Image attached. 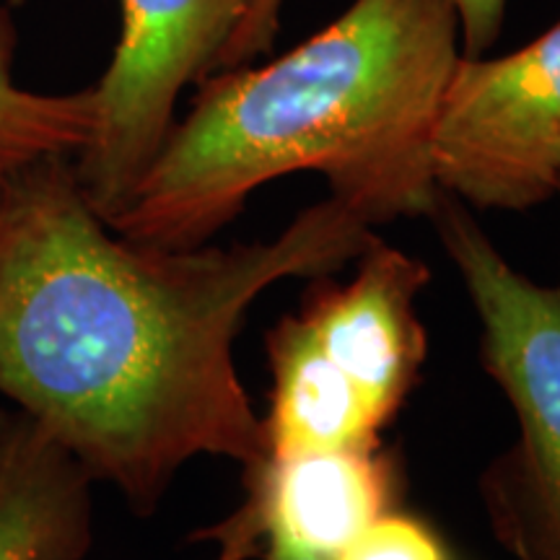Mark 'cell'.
Wrapping results in <instances>:
<instances>
[{"mask_svg": "<svg viewBox=\"0 0 560 560\" xmlns=\"http://www.w3.org/2000/svg\"><path fill=\"white\" fill-rule=\"evenodd\" d=\"M91 478L24 416L0 423V560H83Z\"/></svg>", "mask_w": 560, "mask_h": 560, "instance_id": "cell-8", "label": "cell"}, {"mask_svg": "<svg viewBox=\"0 0 560 560\" xmlns=\"http://www.w3.org/2000/svg\"><path fill=\"white\" fill-rule=\"evenodd\" d=\"M268 359L272 395L262 418L268 457L382 446L384 425L314 348L293 314L268 332Z\"/></svg>", "mask_w": 560, "mask_h": 560, "instance_id": "cell-9", "label": "cell"}, {"mask_svg": "<svg viewBox=\"0 0 560 560\" xmlns=\"http://www.w3.org/2000/svg\"><path fill=\"white\" fill-rule=\"evenodd\" d=\"M459 55L450 0H353L268 66L195 83L109 226L149 247H202L260 187L299 172L322 174L371 226L429 215L431 130Z\"/></svg>", "mask_w": 560, "mask_h": 560, "instance_id": "cell-2", "label": "cell"}, {"mask_svg": "<svg viewBox=\"0 0 560 560\" xmlns=\"http://www.w3.org/2000/svg\"><path fill=\"white\" fill-rule=\"evenodd\" d=\"M5 182H9V179H0V208H3V195H5Z\"/></svg>", "mask_w": 560, "mask_h": 560, "instance_id": "cell-15", "label": "cell"}, {"mask_svg": "<svg viewBox=\"0 0 560 560\" xmlns=\"http://www.w3.org/2000/svg\"><path fill=\"white\" fill-rule=\"evenodd\" d=\"M247 501L198 537L221 542L219 560H247L260 537L338 560L376 520L395 511L400 470L392 454L332 450L265 457L244 470Z\"/></svg>", "mask_w": 560, "mask_h": 560, "instance_id": "cell-6", "label": "cell"}, {"mask_svg": "<svg viewBox=\"0 0 560 560\" xmlns=\"http://www.w3.org/2000/svg\"><path fill=\"white\" fill-rule=\"evenodd\" d=\"M16 3H0V179L16 177L45 159H75L94 132V89L39 94L19 86Z\"/></svg>", "mask_w": 560, "mask_h": 560, "instance_id": "cell-10", "label": "cell"}, {"mask_svg": "<svg viewBox=\"0 0 560 560\" xmlns=\"http://www.w3.org/2000/svg\"><path fill=\"white\" fill-rule=\"evenodd\" d=\"M556 195H558V198H560V185H558V192H556ZM558 285H560V283H558Z\"/></svg>", "mask_w": 560, "mask_h": 560, "instance_id": "cell-17", "label": "cell"}, {"mask_svg": "<svg viewBox=\"0 0 560 560\" xmlns=\"http://www.w3.org/2000/svg\"><path fill=\"white\" fill-rule=\"evenodd\" d=\"M425 219L470 293L482 369L520 425L480 475L490 532L514 560H560V285L516 270L450 192H436Z\"/></svg>", "mask_w": 560, "mask_h": 560, "instance_id": "cell-3", "label": "cell"}, {"mask_svg": "<svg viewBox=\"0 0 560 560\" xmlns=\"http://www.w3.org/2000/svg\"><path fill=\"white\" fill-rule=\"evenodd\" d=\"M3 418H5V412H0V423H3Z\"/></svg>", "mask_w": 560, "mask_h": 560, "instance_id": "cell-16", "label": "cell"}, {"mask_svg": "<svg viewBox=\"0 0 560 560\" xmlns=\"http://www.w3.org/2000/svg\"><path fill=\"white\" fill-rule=\"evenodd\" d=\"M257 0H120V39L94 83V132L73 161L91 208L112 221L174 128L179 94L219 73Z\"/></svg>", "mask_w": 560, "mask_h": 560, "instance_id": "cell-4", "label": "cell"}, {"mask_svg": "<svg viewBox=\"0 0 560 560\" xmlns=\"http://www.w3.org/2000/svg\"><path fill=\"white\" fill-rule=\"evenodd\" d=\"M439 190L522 213L560 185V21L501 58L454 62L431 130Z\"/></svg>", "mask_w": 560, "mask_h": 560, "instance_id": "cell-5", "label": "cell"}, {"mask_svg": "<svg viewBox=\"0 0 560 560\" xmlns=\"http://www.w3.org/2000/svg\"><path fill=\"white\" fill-rule=\"evenodd\" d=\"M338 560H450V552L429 524L395 509L371 524Z\"/></svg>", "mask_w": 560, "mask_h": 560, "instance_id": "cell-11", "label": "cell"}, {"mask_svg": "<svg viewBox=\"0 0 560 560\" xmlns=\"http://www.w3.org/2000/svg\"><path fill=\"white\" fill-rule=\"evenodd\" d=\"M285 0H257L252 5L249 16L231 37L226 52H223L219 70L249 66L260 55L270 52L272 42H276L280 32V13H283Z\"/></svg>", "mask_w": 560, "mask_h": 560, "instance_id": "cell-12", "label": "cell"}, {"mask_svg": "<svg viewBox=\"0 0 560 560\" xmlns=\"http://www.w3.org/2000/svg\"><path fill=\"white\" fill-rule=\"evenodd\" d=\"M371 229L325 198L270 242L149 247L91 208L73 161H39L0 208V395L149 516L200 454L268 457L234 363L242 322L280 280L359 260Z\"/></svg>", "mask_w": 560, "mask_h": 560, "instance_id": "cell-1", "label": "cell"}, {"mask_svg": "<svg viewBox=\"0 0 560 560\" xmlns=\"http://www.w3.org/2000/svg\"><path fill=\"white\" fill-rule=\"evenodd\" d=\"M265 558L268 560H332V558L310 556V552L285 548V545H278V542H268V552H265Z\"/></svg>", "mask_w": 560, "mask_h": 560, "instance_id": "cell-14", "label": "cell"}, {"mask_svg": "<svg viewBox=\"0 0 560 560\" xmlns=\"http://www.w3.org/2000/svg\"><path fill=\"white\" fill-rule=\"evenodd\" d=\"M459 19V50L482 58L495 45L506 21L509 0H450Z\"/></svg>", "mask_w": 560, "mask_h": 560, "instance_id": "cell-13", "label": "cell"}, {"mask_svg": "<svg viewBox=\"0 0 560 560\" xmlns=\"http://www.w3.org/2000/svg\"><path fill=\"white\" fill-rule=\"evenodd\" d=\"M348 283L319 276L293 314L314 348L387 425L420 380L425 330L416 299L431 270L374 236Z\"/></svg>", "mask_w": 560, "mask_h": 560, "instance_id": "cell-7", "label": "cell"}]
</instances>
